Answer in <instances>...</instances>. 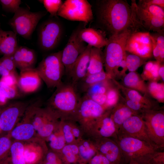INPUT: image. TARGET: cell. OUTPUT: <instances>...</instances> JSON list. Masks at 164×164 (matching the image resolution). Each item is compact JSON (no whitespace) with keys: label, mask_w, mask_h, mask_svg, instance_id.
Listing matches in <instances>:
<instances>
[{"label":"cell","mask_w":164,"mask_h":164,"mask_svg":"<svg viewBox=\"0 0 164 164\" xmlns=\"http://www.w3.org/2000/svg\"><path fill=\"white\" fill-rule=\"evenodd\" d=\"M97 11L99 23L110 36L130 27H135L132 22L131 5L126 1H100Z\"/></svg>","instance_id":"6da1fadb"},{"label":"cell","mask_w":164,"mask_h":164,"mask_svg":"<svg viewBox=\"0 0 164 164\" xmlns=\"http://www.w3.org/2000/svg\"><path fill=\"white\" fill-rule=\"evenodd\" d=\"M48 100L47 108L61 120H72L75 117L80 98L71 83L62 82Z\"/></svg>","instance_id":"7a4b0ae2"},{"label":"cell","mask_w":164,"mask_h":164,"mask_svg":"<svg viewBox=\"0 0 164 164\" xmlns=\"http://www.w3.org/2000/svg\"><path fill=\"white\" fill-rule=\"evenodd\" d=\"M113 139L120 147L125 163L132 160L138 164H150L155 154L161 150L154 145L131 137L117 135Z\"/></svg>","instance_id":"3957f363"},{"label":"cell","mask_w":164,"mask_h":164,"mask_svg":"<svg viewBox=\"0 0 164 164\" xmlns=\"http://www.w3.org/2000/svg\"><path fill=\"white\" fill-rule=\"evenodd\" d=\"M136 30H137L135 28L130 27L108 39L103 53L104 63L106 73L111 77L126 55L125 47L128 39Z\"/></svg>","instance_id":"277c9868"},{"label":"cell","mask_w":164,"mask_h":164,"mask_svg":"<svg viewBox=\"0 0 164 164\" xmlns=\"http://www.w3.org/2000/svg\"><path fill=\"white\" fill-rule=\"evenodd\" d=\"M62 52L60 51L49 55L35 68L48 88L56 87L62 83L61 79L65 70L62 61Z\"/></svg>","instance_id":"5b68a950"},{"label":"cell","mask_w":164,"mask_h":164,"mask_svg":"<svg viewBox=\"0 0 164 164\" xmlns=\"http://www.w3.org/2000/svg\"><path fill=\"white\" fill-rule=\"evenodd\" d=\"M46 13L45 11L33 12L20 7L8 23L16 34L25 39H29L39 21Z\"/></svg>","instance_id":"8992f818"},{"label":"cell","mask_w":164,"mask_h":164,"mask_svg":"<svg viewBox=\"0 0 164 164\" xmlns=\"http://www.w3.org/2000/svg\"><path fill=\"white\" fill-rule=\"evenodd\" d=\"M65 19L88 23L93 19L92 6L86 0H66L57 13Z\"/></svg>","instance_id":"52a82bcc"},{"label":"cell","mask_w":164,"mask_h":164,"mask_svg":"<svg viewBox=\"0 0 164 164\" xmlns=\"http://www.w3.org/2000/svg\"><path fill=\"white\" fill-rule=\"evenodd\" d=\"M144 122L149 137L155 145L161 150L164 147V114L157 109L139 114Z\"/></svg>","instance_id":"ba28073f"},{"label":"cell","mask_w":164,"mask_h":164,"mask_svg":"<svg viewBox=\"0 0 164 164\" xmlns=\"http://www.w3.org/2000/svg\"><path fill=\"white\" fill-rule=\"evenodd\" d=\"M63 31L62 26L59 22L52 19L43 22L38 30V44L40 48L45 51L55 48L61 40Z\"/></svg>","instance_id":"9c48e42d"},{"label":"cell","mask_w":164,"mask_h":164,"mask_svg":"<svg viewBox=\"0 0 164 164\" xmlns=\"http://www.w3.org/2000/svg\"><path fill=\"white\" fill-rule=\"evenodd\" d=\"M111 112L110 110L107 111L101 117L82 127L83 131L92 139L116 138L118 132L111 117Z\"/></svg>","instance_id":"30bf717a"},{"label":"cell","mask_w":164,"mask_h":164,"mask_svg":"<svg viewBox=\"0 0 164 164\" xmlns=\"http://www.w3.org/2000/svg\"><path fill=\"white\" fill-rule=\"evenodd\" d=\"M131 5L133 24L137 30L142 28L157 33L162 32L164 19L155 17L146 12L138 5L135 0H132Z\"/></svg>","instance_id":"8fae6325"},{"label":"cell","mask_w":164,"mask_h":164,"mask_svg":"<svg viewBox=\"0 0 164 164\" xmlns=\"http://www.w3.org/2000/svg\"><path fill=\"white\" fill-rule=\"evenodd\" d=\"M80 28V27L73 31L66 46L62 50L61 59L65 67V73L69 76L74 64L87 45L78 37Z\"/></svg>","instance_id":"7c38bea8"},{"label":"cell","mask_w":164,"mask_h":164,"mask_svg":"<svg viewBox=\"0 0 164 164\" xmlns=\"http://www.w3.org/2000/svg\"><path fill=\"white\" fill-rule=\"evenodd\" d=\"M107 111L85 95L80 98L75 121L78 122L82 128L101 117Z\"/></svg>","instance_id":"4fadbf2b"},{"label":"cell","mask_w":164,"mask_h":164,"mask_svg":"<svg viewBox=\"0 0 164 164\" xmlns=\"http://www.w3.org/2000/svg\"><path fill=\"white\" fill-rule=\"evenodd\" d=\"M125 50L142 58L151 57L152 52L150 33L138 30L133 32L127 40Z\"/></svg>","instance_id":"5bb4252c"},{"label":"cell","mask_w":164,"mask_h":164,"mask_svg":"<svg viewBox=\"0 0 164 164\" xmlns=\"http://www.w3.org/2000/svg\"><path fill=\"white\" fill-rule=\"evenodd\" d=\"M117 135L133 138L155 145L149 137L144 122L140 114L132 115L126 120L119 130Z\"/></svg>","instance_id":"9a60e30c"},{"label":"cell","mask_w":164,"mask_h":164,"mask_svg":"<svg viewBox=\"0 0 164 164\" xmlns=\"http://www.w3.org/2000/svg\"><path fill=\"white\" fill-rule=\"evenodd\" d=\"M92 139L97 152L104 155L112 164L125 163L120 147L113 138H103Z\"/></svg>","instance_id":"2e32d148"},{"label":"cell","mask_w":164,"mask_h":164,"mask_svg":"<svg viewBox=\"0 0 164 164\" xmlns=\"http://www.w3.org/2000/svg\"><path fill=\"white\" fill-rule=\"evenodd\" d=\"M29 104L26 101H17L5 108L0 115V128L4 131H9L19 117L24 113Z\"/></svg>","instance_id":"e0dca14e"},{"label":"cell","mask_w":164,"mask_h":164,"mask_svg":"<svg viewBox=\"0 0 164 164\" xmlns=\"http://www.w3.org/2000/svg\"><path fill=\"white\" fill-rule=\"evenodd\" d=\"M92 47L89 45H87L84 51L74 64L70 72L69 76L71 79V84L76 89L78 83L87 75Z\"/></svg>","instance_id":"ac0fdd59"},{"label":"cell","mask_w":164,"mask_h":164,"mask_svg":"<svg viewBox=\"0 0 164 164\" xmlns=\"http://www.w3.org/2000/svg\"><path fill=\"white\" fill-rule=\"evenodd\" d=\"M42 79L35 68L20 71L18 78V87L22 92H33L40 87Z\"/></svg>","instance_id":"d6986e66"},{"label":"cell","mask_w":164,"mask_h":164,"mask_svg":"<svg viewBox=\"0 0 164 164\" xmlns=\"http://www.w3.org/2000/svg\"><path fill=\"white\" fill-rule=\"evenodd\" d=\"M12 57L16 68L20 71L35 68L36 56L33 50L24 46H18Z\"/></svg>","instance_id":"ffe728a7"},{"label":"cell","mask_w":164,"mask_h":164,"mask_svg":"<svg viewBox=\"0 0 164 164\" xmlns=\"http://www.w3.org/2000/svg\"><path fill=\"white\" fill-rule=\"evenodd\" d=\"M79 39L92 47L98 48L105 46L108 39L100 31L92 28H81L78 34Z\"/></svg>","instance_id":"44dd1931"},{"label":"cell","mask_w":164,"mask_h":164,"mask_svg":"<svg viewBox=\"0 0 164 164\" xmlns=\"http://www.w3.org/2000/svg\"><path fill=\"white\" fill-rule=\"evenodd\" d=\"M72 120H61L60 126L66 144H77L82 139L83 130Z\"/></svg>","instance_id":"7402d4cb"},{"label":"cell","mask_w":164,"mask_h":164,"mask_svg":"<svg viewBox=\"0 0 164 164\" xmlns=\"http://www.w3.org/2000/svg\"><path fill=\"white\" fill-rule=\"evenodd\" d=\"M18 46L16 34L0 28V54L12 56Z\"/></svg>","instance_id":"603a6c76"},{"label":"cell","mask_w":164,"mask_h":164,"mask_svg":"<svg viewBox=\"0 0 164 164\" xmlns=\"http://www.w3.org/2000/svg\"><path fill=\"white\" fill-rule=\"evenodd\" d=\"M31 111L30 107L28 110L26 109L24 118L26 122L16 126L11 132V136L17 140H27L33 136L35 130L32 124L29 122Z\"/></svg>","instance_id":"cb8c5ba5"},{"label":"cell","mask_w":164,"mask_h":164,"mask_svg":"<svg viewBox=\"0 0 164 164\" xmlns=\"http://www.w3.org/2000/svg\"><path fill=\"white\" fill-rule=\"evenodd\" d=\"M114 107L112 111H111L110 116L118 132L126 120L132 115L138 114L125 104H116Z\"/></svg>","instance_id":"d4e9b609"},{"label":"cell","mask_w":164,"mask_h":164,"mask_svg":"<svg viewBox=\"0 0 164 164\" xmlns=\"http://www.w3.org/2000/svg\"><path fill=\"white\" fill-rule=\"evenodd\" d=\"M103 53L101 48L92 47L91 49L87 75L103 71Z\"/></svg>","instance_id":"484cf974"},{"label":"cell","mask_w":164,"mask_h":164,"mask_svg":"<svg viewBox=\"0 0 164 164\" xmlns=\"http://www.w3.org/2000/svg\"><path fill=\"white\" fill-rule=\"evenodd\" d=\"M78 149L79 159L82 161H89L98 152L92 139L82 138L77 144Z\"/></svg>","instance_id":"4316f807"},{"label":"cell","mask_w":164,"mask_h":164,"mask_svg":"<svg viewBox=\"0 0 164 164\" xmlns=\"http://www.w3.org/2000/svg\"><path fill=\"white\" fill-rule=\"evenodd\" d=\"M111 78V76L103 70L99 73L87 75L78 83L77 86L79 85L80 90L82 91L86 92L89 88L94 84Z\"/></svg>","instance_id":"83f0119b"},{"label":"cell","mask_w":164,"mask_h":164,"mask_svg":"<svg viewBox=\"0 0 164 164\" xmlns=\"http://www.w3.org/2000/svg\"><path fill=\"white\" fill-rule=\"evenodd\" d=\"M47 138L50 148L56 152H60L66 144L60 123L57 128Z\"/></svg>","instance_id":"f1b7e54d"},{"label":"cell","mask_w":164,"mask_h":164,"mask_svg":"<svg viewBox=\"0 0 164 164\" xmlns=\"http://www.w3.org/2000/svg\"><path fill=\"white\" fill-rule=\"evenodd\" d=\"M60 152L68 163H75L79 159L78 149L77 144H66Z\"/></svg>","instance_id":"f546056e"},{"label":"cell","mask_w":164,"mask_h":164,"mask_svg":"<svg viewBox=\"0 0 164 164\" xmlns=\"http://www.w3.org/2000/svg\"><path fill=\"white\" fill-rule=\"evenodd\" d=\"M123 82L126 86L143 92H145L146 88L143 81L135 72H130L125 77Z\"/></svg>","instance_id":"4dcf8cb0"},{"label":"cell","mask_w":164,"mask_h":164,"mask_svg":"<svg viewBox=\"0 0 164 164\" xmlns=\"http://www.w3.org/2000/svg\"><path fill=\"white\" fill-rule=\"evenodd\" d=\"M24 150L23 145L20 142H16L11 144L10 151L12 164H26L24 156Z\"/></svg>","instance_id":"1f68e13d"},{"label":"cell","mask_w":164,"mask_h":164,"mask_svg":"<svg viewBox=\"0 0 164 164\" xmlns=\"http://www.w3.org/2000/svg\"><path fill=\"white\" fill-rule=\"evenodd\" d=\"M16 68L12 56H3L0 58V76L17 73Z\"/></svg>","instance_id":"d6a6232c"},{"label":"cell","mask_w":164,"mask_h":164,"mask_svg":"<svg viewBox=\"0 0 164 164\" xmlns=\"http://www.w3.org/2000/svg\"><path fill=\"white\" fill-rule=\"evenodd\" d=\"M127 95L129 99L141 103L148 110L156 109L151 102L142 96L135 90H129L127 92Z\"/></svg>","instance_id":"836d02e7"},{"label":"cell","mask_w":164,"mask_h":164,"mask_svg":"<svg viewBox=\"0 0 164 164\" xmlns=\"http://www.w3.org/2000/svg\"><path fill=\"white\" fill-rule=\"evenodd\" d=\"M148 89L150 94L154 97L160 102H163L164 87L163 84L155 82H151L149 85Z\"/></svg>","instance_id":"e575fe53"},{"label":"cell","mask_w":164,"mask_h":164,"mask_svg":"<svg viewBox=\"0 0 164 164\" xmlns=\"http://www.w3.org/2000/svg\"><path fill=\"white\" fill-rule=\"evenodd\" d=\"M17 86H12L0 80V94L8 99H13L19 96Z\"/></svg>","instance_id":"d590c367"},{"label":"cell","mask_w":164,"mask_h":164,"mask_svg":"<svg viewBox=\"0 0 164 164\" xmlns=\"http://www.w3.org/2000/svg\"><path fill=\"white\" fill-rule=\"evenodd\" d=\"M11 144V141L8 137H0V164H2L8 158V155Z\"/></svg>","instance_id":"8d00e7d4"},{"label":"cell","mask_w":164,"mask_h":164,"mask_svg":"<svg viewBox=\"0 0 164 164\" xmlns=\"http://www.w3.org/2000/svg\"><path fill=\"white\" fill-rule=\"evenodd\" d=\"M142 59L132 54L126 56L125 61L127 69L130 72H135L142 64Z\"/></svg>","instance_id":"74e56055"},{"label":"cell","mask_w":164,"mask_h":164,"mask_svg":"<svg viewBox=\"0 0 164 164\" xmlns=\"http://www.w3.org/2000/svg\"><path fill=\"white\" fill-rule=\"evenodd\" d=\"M44 6L52 17L57 15V12L63 2L61 0H42Z\"/></svg>","instance_id":"f35d334b"},{"label":"cell","mask_w":164,"mask_h":164,"mask_svg":"<svg viewBox=\"0 0 164 164\" xmlns=\"http://www.w3.org/2000/svg\"><path fill=\"white\" fill-rule=\"evenodd\" d=\"M24 156L26 164H38L41 156L37 152L30 148H24Z\"/></svg>","instance_id":"ab89813d"},{"label":"cell","mask_w":164,"mask_h":164,"mask_svg":"<svg viewBox=\"0 0 164 164\" xmlns=\"http://www.w3.org/2000/svg\"><path fill=\"white\" fill-rule=\"evenodd\" d=\"M107 99L104 106L106 110H109L110 108L114 107L117 102L118 100V93L114 89L110 87L108 89L107 93Z\"/></svg>","instance_id":"60d3db41"},{"label":"cell","mask_w":164,"mask_h":164,"mask_svg":"<svg viewBox=\"0 0 164 164\" xmlns=\"http://www.w3.org/2000/svg\"><path fill=\"white\" fill-rule=\"evenodd\" d=\"M138 6L151 15L159 18L164 19V9L155 5H148L137 4Z\"/></svg>","instance_id":"b9f144b4"},{"label":"cell","mask_w":164,"mask_h":164,"mask_svg":"<svg viewBox=\"0 0 164 164\" xmlns=\"http://www.w3.org/2000/svg\"><path fill=\"white\" fill-rule=\"evenodd\" d=\"M20 0H0L2 8L5 11L14 13L20 7Z\"/></svg>","instance_id":"7bdbcfd3"},{"label":"cell","mask_w":164,"mask_h":164,"mask_svg":"<svg viewBox=\"0 0 164 164\" xmlns=\"http://www.w3.org/2000/svg\"><path fill=\"white\" fill-rule=\"evenodd\" d=\"M160 65V62L157 61L154 62L152 67L149 71L143 72V75L144 78L154 80L157 79L159 77L158 71Z\"/></svg>","instance_id":"ee69618b"},{"label":"cell","mask_w":164,"mask_h":164,"mask_svg":"<svg viewBox=\"0 0 164 164\" xmlns=\"http://www.w3.org/2000/svg\"><path fill=\"white\" fill-rule=\"evenodd\" d=\"M157 33L155 34L152 35L154 38L158 46L161 63L163 61L164 58V37L162 33Z\"/></svg>","instance_id":"f6af8a7d"},{"label":"cell","mask_w":164,"mask_h":164,"mask_svg":"<svg viewBox=\"0 0 164 164\" xmlns=\"http://www.w3.org/2000/svg\"><path fill=\"white\" fill-rule=\"evenodd\" d=\"M89 164H112L103 155L98 152L89 161Z\"/></svg>","instance_id":"bcb514c9"},{"label":"cell","mask_w":164,"mask_h":164,"mask_svg":"<svg viewBox=\"0 0 164 164\" xmlns=\"http://www.w3.org/2000/svg\"><path fill=\"white\" fill-rule=\"evenodd\" d=\"M88 96L94 102L104 108L107 99L106 94H95Z\"/></svg>","instance_id":"7dc6e473"},{"label":"cell","mask_w":164,"mask_h":164,"mask_svg":"<svg viewBox=\"0 0 164 164\" xmlns=\"http://www.w3.org/2000/svg\"><path fill=\"white\" fill-rule=\"evenodd\" d=\"M150 164H164V152L158 151L152 158Z\"/></svg>","instance_id":"c3c4849f"},{"label":"cell","mask_w":164,"mask_h":164,"mask_svg":"<svg viewBox=\"0 0 164 164\" xmlns=\"http://www.w3.org/2000/svg\"><path fill=\"white\" fill-rule=\"evenodd\" d=\"M138 4L159 6L164 9V0H140Z\"/></svg>","instance_id":"681fc988"},{"label":"cell","mask_w":164,"mask_h":164,"mask_svg":"<svg viewBox=\"0 0 164 164\" xmlns=\"http://www.w3.org/2000/svg\"><path fill=\"white\" fill-rule=\"evenodd\" d=\"M152 45V54L156 61L160 63L159 59V51L156 41L153 36L150 33Z\"/></svg>","instance_id":"f907efd6"},{"label":"cell","mask_w":164,"mask_h":164,"mask_svg":"<svg viewBox=\"0 0 164 164\" xmlns=\"http://www.w3.org/2000/svg\"><path fill=\"white\" fill-rule=\"evenodd\" d=\"M46 162L53 164L60 161L59 160L58 155L53 152H49L46 154Z\"/></svg>","instance_id":"816d5d0a"},{"label":"cell","mask_w":164,"mask_h":164,"mask_svg":"<svg viewBox=\"0 0 164 164\" xmlns=\"http://www.w3.org/2000/svg\"><path fill=\"white\" fill-rule=\"evenodd\" d=\"M159 74L162 79L163 81L164 80V65L160 66L159 69Z\"/></svg>","instance_id":"f5cc1de1"},{"label":"cell","mask_w":164,"mask_h":164,"mask_svg":"<svg viewBox=\"0 0 164 164\" xmlns=\"http://www.w3.org/2000/svg\"><path fill=\"white\" fill-rule=\"evenodd\" d=\"M128 163L129 164H138L135 161L132 160L129 161Z\"/></svg>","instance_id":"db71d44e"},{"label":"cell","mask_w":164,"mask_h":164,"mask_svg":"<svg viewBox=\"0 0 164 164\" xmlns=\"http://www.w3.org/2000/svg\"><path fill=\"white\" fill-rule=\"evenodd\" d=\"M9 160L8 158L2 164H9Z\"/></svg>","instance_id":"11a10c76"},{"label":"cell","mask_w":164,"mask_h":164,"mask_svg":"<svg viewBox=\"0 0 164 164\" xmlns=\"http://www.w3.org/2000/svg\"><path fill=\"white\" fill-rule=\"evenodd\" d=\"M54 164H61L60 163V161L58 162H57L56 163Z\"/></svg>","instance_id":"9f6ffc18"},{"label":"cell","mask_w":164,"mask_h":164,"mask_svg":"<svg viewBox=\"0 0 164 164\" xmlns=\"http://www.w3.org/2000/svg\"><path fill=\"white\" fill-rule=\"evenodd\" d=\"M80 164H84V163H80Z\"/></svg>","instance_id":"6f0895ef"},{"label":"cell","mask_w":164,"mask_h":164,"mask_svg":"<svg viewBox=\"0 0 164 164\" xmlns=\"http://www.w3.org/2000/svg\"></svg>","instance_id":"680465c9"},{"label":"cell","mask_w":164,"mask_h":164,"mask_svg":"<svg viewBox=\"0 0 164 164\" xmlns=\"http://www.w3.org/2000/svg\"></svg>","instance_id":"91938a15"}]
</instances>
